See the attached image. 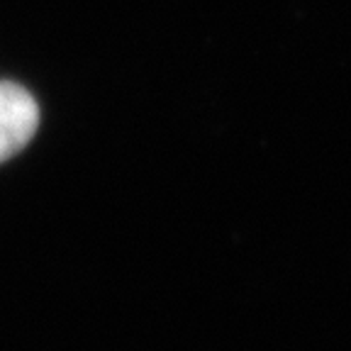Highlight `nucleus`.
Listing matches in <instances>:
<instances>
[{"mask_svg": "<svg viewBox=\"0 0 351 351\" xmlns=\"http://www.w3.org/2000/svg\"><path fill=\"white\" fill-rule=\"evenodd\" d=\"M39 115V105L27 88L15 81H0V164L32 142L42 120Z\"/></svg>", "mask_w": 351, "mask_h": 351, "instance_id": "f257e3e1", "label": "nucleus"}]
</instances>
